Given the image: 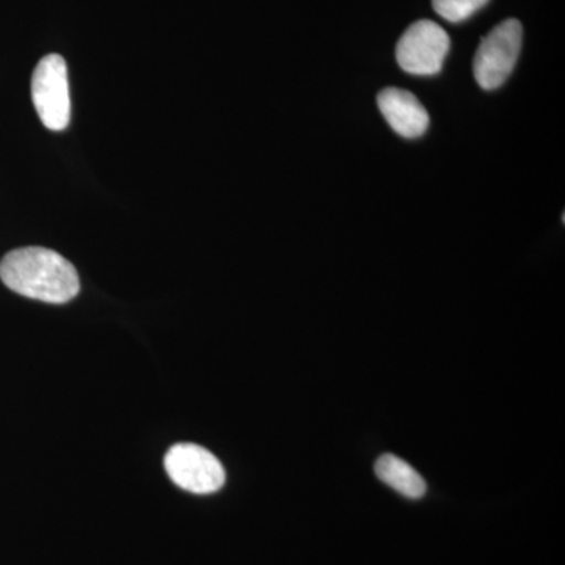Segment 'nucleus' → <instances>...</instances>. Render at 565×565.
<instances>
[{
  "mask_svg": "<svg viewBox=\"0 0 565 565\" xmlns=\"http://www.w3.org/2000/svg\"><path fill=\"white\" fill-rule=\"evenodd\" d=\"M0 280L11 291L46 303H66L81 291L76 267L43 247L11 250L0 262Z\"/></svg>",
  "mask_w": 565,
  "mask_h": 565,
  "instance_id": "nucleus-1",
  "label": "nucleus"
},
{
  "mask_svg": "<svg viewBox=\"0 0 565 565\" xmlns=\"http://www.w3.org/2000/svg\"><path fill=\"white\" fill-rule=\"evenodd\" d=\"M523 28L520 21L505 20L484 36L476 51L475 79L484 90H497L508 81L522 51Z\"/></svg>",
  "mask_w": 565,
  "mask_h": 565,
  "instance_id": "nucleus-2",
  "label": "nucleus"
},
{
  "mask_svg": "<svg viewBox=\"0 0 565 565\" xmlns=\"http://www.w3.org/2000/svg\"><path fill=\"white\" fill-rule=\"evenodd\" d=\"M32 102L39 118L51 131H63L71 120L68 68L62 55L41 58L32 76Z\"/></svg>",
  "mask_w": 565,
  "mask_h": 565,
  "instance_id": "nucleus-3",
  "label": "nucleus"
},
{
  "mask_svg": "<svg viewBox=\"0 0 565 565\" xmlns=\"http://www.w3.org/2000/svg\"><path fill=\"white\" fill-rule=\"evenodd\" d=\"M449 46L448 33L437 22L416 21L397 41L396 61L405 73L434 76L444 68Z\"/></svg>",
  "mask_w": 565,
  "mask_h": 565,
  "instance_id": "nucleus-4",
  "label": "nucleus"
},
{
  "mask_svg": "<svg viewBox=\"0 0 565 565\" xmlns=\"http://www.w3.org/2000/svg\"><path fill=\"white\" fill-rule=\"evenodd\" d=\"M166 471L182 490L196 494L217 492L225 484L221 460L199 445L180 444L169 449Z\"/></svg>",
  "mask_w": 565,
  "mask_h": 565,
  "instance_id": "nucleus-5",
  "label": "nucleus"
},
{
  "mask_svg": "<svg viewBox=\"0 0 565 565\" xmlns=\"http://www.w3.org/2000/svg\"><path fill=\"white\" fill-rule=\"evenodd\" d=\"M379 109L393 131L405 139L422 137L429 128V114L414 93L385 88L377 96Z\"/></svg>",
  "mask_w": 565,
  "mask_h": 565,
  "instance_id": "nucleus-6",
  "label": "nucleus"
},
{
  "mask_svg": "<svg viewBox=\"0 0 565 565\" xmlns=\"http://www.w3.org/2000/svg\"><path fill=\"white\" fill-rule=\"evenodd\" d=\"M375 475L384 484L411 500H419L426 494L427 486L423 476L412 465L393 455H384L375 462Z\"/></svg>",
  "mask_w": 565,
  "mask_h": 565,
  "instance_id": "nucleus-7",
  "label": "nucleus"
},
{
  "mask_svg": "<svg viewBox=\"0 0 565 565\" xmlns=\"http://www.w3.org/2000/svg\"><path fill=\"white\" fill-rule=\"evenodd\" d=\"M489 2L490 0H433V7L444 20L456 24L473 17L476 11L484 9Z\"/></svg>",
  "mask_w": 565,
  "mask_h": 565,
  "instance_id": "nucleus-8",
  "label": "nucleus"
}]
</instances>
